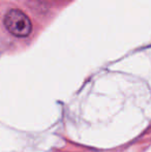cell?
<instances>
[{"instance_id":"obj_1","label":"cell","mask_w":151,"mask_h":152,"mask_svg":"<svg viewBox=\"0 0 151 152\" xmlns=\"http://www.w3.org/2000/svg\"><path fill=\"white\" fill-rule=\"evenodd\" d=\"M4 26L12 35L26 37L32 30L31 21L20 10H10L4 17Z\"/></svg>"}]
</instances>
